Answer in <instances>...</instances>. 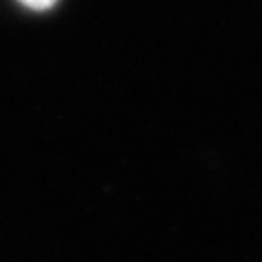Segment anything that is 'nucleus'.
<instances>
[{
    "mask_svg": "<svg viewBox=\"0 0 262 262\" xmlns=\"http://www.w3.org/2000/svg\"><path fill=\"white\" fill-rule=\"evenodd\" d=\"M20 3L27 5L29 9H33V11H46V9H51L57 0H20Z\"/></svg>",
    "mask_w": 262,
    "mask_h": 262,
    "instance_id": "1",
    "label": "nucleus"
}]
</instances>
